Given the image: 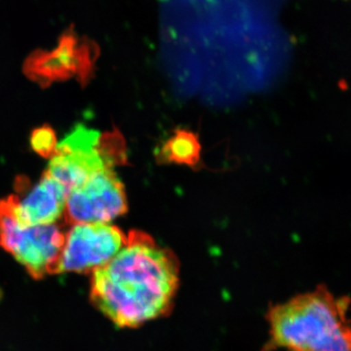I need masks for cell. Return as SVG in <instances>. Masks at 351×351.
Segmentation results:
<instances>
[{
	"mask_svg": "<svg viewBox=\"0 0 351 351\" xmlns=\"http://www.w3.org/2000/svg\"><path fill=\"white\" fill-rule=\"evenodd\" d=\"M179 283L174 254L133 232L110 263L92 272L90 299L117 326L136 328L169 313Z\"/></svg>",
	"mask_w": 351,
	"mask_h": 351,
	"instance_id": "1",
	"label": "cell"
},
{
	"mask_svg": "<svg viewBox=\"0 0 351 351\" xmlns=\"http://www.w3.org/2000/svg\"><path fill=\"white\" fill-rule=\"evenodd\" d=\"M350 300L337 299L324 285L295 295L267 311V350L351 351V326L346 318Z\"/></svg>",
	"mask_w": 351,
	"mask_h": 351,
	"instance_id": "2",
	"label": "cell"
},
{
	"mask_svg": "<svg viewBox=\"0 0 351 351\" xmlns=\"http://www.w3.org/2000/svg\"><path fill=\"white\" fill-rule=\"evenodd\" d=\"M124 145L117 133L101 134L77 125L57 145L46 172L71 191L92 176L123 162Z\"/></svg>",
	"mask_w": 351,
	"mask_h": 351,
	"instance_id": "3",
	"label": "cell"
},
{
	"mask_svg": "<svg viewBox=\"0 0 351 351\" xmlns=\"http://www.w3.org/2000/svg\"><path fill=\"white\" fill-rule=\"evenodd\" d=\"M66 234L56 223L23 226L0 200V247L24 265L34 278L58 274Z\"/></svg>",
	"mask_w": 351,
	"mask_h": 351,
	"instance_id": "4",
	"label": "cell"
},
{
	"mask_svg": "<svg viewBox=\"0 0 351 351\" xmlns=\"http://www.w3.org/2000/svg\"><path fill=\"white\" fill-rule=\"evenodd\" d=\"M128 235L110 223L73 225L66 234L58 274L101 269L125 246Z\"/></svg>",
	"mask_w": 351,
	"mask_h": 351,
	"instance_id": "5",
	"label": "cell"
},
{
	"mask_svg": "<svg viewBox=\"0 0 351 351\" xmlns=\"http://www.w3.org/2000/svg\"><path fill=\"white\" fill-rule=\"evenodd\" d=\"M126 210L123 184L113 169H107L69 191L64 218L71 225L108 223Z\"/></svg>",
	"mask_w": 351,
	"mask_h": 351,
	"instance_id": "6",
	"label": "cell"
},
{
	"mask_svg": "<svg viewBox=\"0 0 351 351\" xmlns=\"http://www.w3.org/2000/svg\"><path fill=\"white\" fill-rule=\"evenodd\" d=\"M16 189L17 195L2 200L19 225H54L64 216L69 191L47 172L34 184L29 180H18Z\"/></svg>",
	"mask_w": 351,
	"mask_h": 351,
	"instance_id": "7",
	"label": "cell"
},
{
	"mask_svg": "<svg viewBox=\"0 0 351 351\" xmlns=\"http://www.w3.org/2000/svg\"><path fill=\"white\" fill-rule=\"evenodd\" d=\"M90 49L86 43L69 36L52 52L32 56L25 64V73L41 84L75 75L85 78L93 62Z\"/></svg>",
	"mask_w": 351,
	"mask_h": 351,
	"instance_id": "8",
	"label": "cell"
},
{
	"mask_svg": "<svg viewBox=\"0 0 351 351\" xmlns=\"http://www.w3.org/2000/svg\"><path fill=\"white\" fill-rule=\"evenodd\" d=\"M163 154L173 162L195 164L199 158L200 145L193 134L180 131L164 145Z\"/></svg>",
	"mask_w": 351,
	"mask_h": 351,
	"instance_id": "9",
	"label": "cell"
},
{
	"mask_svg": "<svg viewBox=\"0 0 351 351\" xmlns=\"http://www.w3.org/2000/svg\"><path fill=\"white\" fill-rule=\"evenodd\" d=\"M32 149L44 157H52L57 149L56 135L48 126H43L32 132Z\"/></svg>",
	"mask_w": 351,
	"mask_h": 351,
	"instance_id": "10",
	"label": "cell"
}]
</instances>
